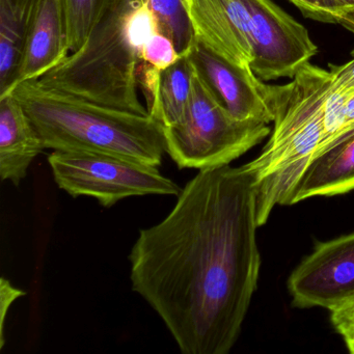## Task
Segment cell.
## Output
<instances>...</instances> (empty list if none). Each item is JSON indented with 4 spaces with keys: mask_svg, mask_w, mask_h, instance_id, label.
<instances>
[{
    "mask_svg": "<svg viewBox=\"0 0 354 354\" xmlns=\"http://www.w3.org/2000/svg\"><path fill=\"white\" fill-rule=\"evenodd\" d=\"M70 55L64 0H38L30 22L18 84L40 80Z\"/></svg>",
    "mask_w": 354,
    "mask_h": 354,
    "instance_id": "8fae6325",
    "label": "cell"
},
{
    "mask_svg": "<svg viewBox=\"0 0 354 354\" xmlns=\"http://www.w3.org/2000/svg\"><path fill=\"white\" fill-rule=\"evenodd\" d=\"M271 133L264 122L230 115L194 71L189 101L181 119L165 127L167 153L178 169L230 165Z\"/></svg>",
    "mask_w": 354,
    "mask_h": 354,
    "instance_id": "5b68a950",
    "label": "cell"
},
{
    "mask_svg": "<svg viewBox=\"0 0 354 354\" xmlns=\"http://www.w3.org/2000/svg\"><path fill=\"white\" fill-rule=\"evenodd\" d=\"M330 320L335 330L342 335L354 331V298L335 310H330Z\"/></svg>",
    "mask_w": 354,
    "mask_h": 354,
    "instance_id": "cb8c5ba5",
    "label": "cell"
},
{
    "mask_svg": "<svg viewBox=\"0 0 354 354\" xmlns=\"http://www.w3.org/2000/svg\"><path fill=\"white\" fill-rule=\"evenodd\" d=\"M341 13L339 26L354 34V0H335Z\"/></svg>",
    "mask_w": 354,
    "mask_h": 354,
    "instance_id": "d4e9b609",
    "label": "cell"
},
{
    "mask_svg": "<svg viewBox=\"0 0 354 354\" xmlns=\"http://www.w3.org/2000/svg\"><path fill=\"white\" fill-rule=\"evenodd\" d=\"M157 32L145 0H109L84 44L39 82L109 109L149 115L138 96V69L142 48Z\"/></svg>",
    "mask_w": 354,
    "mask_h": 354,
    "instance_id": "7a4b0ae2",
    "label": "cell"
},
{
    "mask_svg": "<svg viewBox=\"0 0 354 354\" xmlns=\"http://www.w3.org/2000/svg\"><path fill=\"white\" fill-rule=\"evenodd\" d=\"M331 88L337 91H347L354 88V50L351 59L342 66L330 65Z\"/></svg>",
    "mask_w": 354,
    "mask_h": 354,
    "instance_id": "603a6c76",
    "label": "cell"
},
{
    "mask_svg": "<svg viewBox=\"0 0 354 354\" xmlns=\"http://www.w3.org/2000/svg\"><path fill=\"white\" fill-rule=\"evenodd\" d=\"M351 190H354V134L313 159L298 182L290 205Z\"/></svg>",
    "mask_w": 354,
    "mask_h": 354,
    "instance_id": "4fadbf2b",
    "label": "cell"
},
{
    "mask_svg": "<svg viewBox=\"0 0 354 354\" xmlns=\"http://www.w3.org/2000/svg\"><path fill=\"white\" fill-rule=\"evenodd\" d=\"M185 55L194 73L230 115L240 121L273 123V86L263 84L252 68L227 61L196 39Z\"/></svg>",
    "mask_w": 354,
    "mask_h": 354,
    "instance_id": "9c48e42d",
    "label": "cell"
},
{
    "mask_svg": "<svg viewBox=\"0 0 354 354\" xmlns=\"http://www.w3.org/2000/svg\"><path fill=\"white\" fill-rule=\"evenodd\" d=\"M194 80V68L187 55L161 71L160 123L165 127L177 123L187 106Z\"/></svg>",
    "mask_w": 354,
    "mask_h": 354,
    "instance_id": "9a60e30c",
    "label": "cell"
},
{
    "mask_svg": "<svg viewBox=\"0 0 354 354\" xmlns=\"http://www.w3.org/2000/svg\"><path fill=\"white\" fill-rule=\"evenodd\" d=\"M354 134V88L333 90L329 86L324 101V140L318 156Z\"/></svg>",
    "mask_w": 354,
    "mask_h": 354,
    "instance_id": "2e32d148",
    "label": "cell"
},
{
    "mask_svg": "<svg viewBox=\"0 0 354 354\" xmlns=\"http://www.w3.org/2000/svg\"><path fill=\"white\" fill-rule=\"evenodd\" d=\"M38 0H0V97L17 86L26 39Z\"/></svg>",
    "mask_w": 354,
    "mask_h": 354,
    "instance_id": "5bb4252c",
    "label": "cell"
},
{
    "mask_svg": "<svg viewBox=\"0 0 354 354\" xmlns=\"http://www.w3.org/2000/svg\"><path fill=\"white\" fill-rule=\"evenodd\" d=\"M45 145L13 94L0 97V178L19 186Z\"/></svg>",
    "mask_w": 354,
    "mask_h": 354,
    "instance_id": "7c38bea8",
    "label": "cell"
},
{
    "mask_svg": "<svg viewBox=\"0 0 354 354\" xmlns=\"http://www.w3.org/2000/svg\"><path fill=\"white\" fill-rule=\"evenodd\" d=\"M48 163L59 188L73 198H95L105 208L131 196H178L182 192L158 167L111 155L53 151Z\"/></svg>",
    "mask_w": 354,
    "mask_h": 354,
    "instance_id": "8992f818",
    "label": "cell"
},
{
    "mask_svg": "<svg viewBox=\"0 0 354 354\" xmlns=\"http://www.w3.org/2000/svg\"><path fill=\"white\" fill-rule=\"evenodd\" d=\"M257 189L244 165L202 169L130 252L132 290L183 354H227L258 287Z\"/></svg>",
    "mask_w": 354,
    "mask_h": 354,
    "instance_id": "6da1fadb",
    "label": "cell"
},
{
    "mask_svg": "<svg viewBox=\"0 0 354 354\" xmlns=\"http://www.w3.org/2000/svg\"><path fill=\"white\" fill-rule=\"evenodd\" d=\"M194 38L227 61L250 67V13L245 0H183Z\"/></svg>",
    "mask_w": 354,
    "mask_h": 354,
    "instance_id": "30bf717a",
    "label": "cell"
},
{
    "mask_svg": "<svg viewBox=\"0 0 354 354\" xmlns=\"http://www.w3.org/2000/svg\"><path fill=\"white\" fill-rule=\"evenodd\" d=\"M161 70L142 61L138 69V88L146 100L147 111L151 117L160 122Z\"/></svg>",
    "mask_w": 354,
    "mask_h": 354,
    "instance_id": "ffe728a7",
    "label": "cell"
},
{
    "mask_svg": "<svg viewBox=\"0 0 354 354\" xmlns=\"http://www.w3.org/2000/svg\"><path fill=\"white\" fill-rule=\"evenodd\" d=\"M343 339L344 341H345L346 346H347L350 353L354 354V331L343 337Z\"/></svg>",
    "mask_w": 354,
    "mask_h": 354,
    "instance_id": "484cf974",
    "label": "cell"
},
{
    "mask_svg": "<svg viewBox=\"0 0 354 354\" xmlns=\"http://www.w3.org/2000/svg\"><path fill=\"white\" fill-rule=\"evenodd\" d=\"M26 292L19 288L14 287L11 281L6 277L0 279V348L5 346L6 317L12 304L18 298L24 297Z\"/></svg>",
    "mask_w": 354,
    "mask_h": 354,
    "instance_id": "7402d4cb",
    "label": "cell"
},
{
    "mask_svg": "<svg viewBox=\"0 0 354 354\" xmlns=\"http://www.w3.org/2000/svg\"><path fill=\"white\" fill-rule=\"evenodd\" d=\"M329 71L308 63L286 86H273L274 127L257 158L244 165L257 189L259 227L277 205L290 206L294 190L324 140Z\"/></svg>",
    "mask_w": 354,
    "mask_h": 354,
    "instance_id": "277c9868",
    "label": "cell"
},
{
    "mask_svg": "<svg viewBox=\"0 0 354 354\" xmlns=\"http://www.w3.org/2000/svg\"><path fill=\"white\" fill-rule=\"evenodd\" d=\"M288 291L295 308L329 312L354 298V233L317 244L292 271Z\"/></svg>",
    "mask_w": 354,
    "mask_h": 354,
    "instance_id": "ba28073f",
    "label": "cell"
},
{
    "mask_svg": "<svg viewBox=\"0 0 354 354\" xmlns=\"http://www.w3.org/2000/svg\"><path fill=\"white\" fill-rule=\"evenodd\" d=\"M155 16L159 32L169 37L178 53L185 55L194 42V34L183 0H145Z\"/></svg>",
    "mask_w": 354,
    "mask_h": 354,
    "instance_id": "e0dca14e",
    "label": "cell"
},
{
    "mask_svg": "<svg viewBox=\"0 0 354 354\" xmlns=\"http://www.w3.org/2000/svg\"><path fill=\"white\" fill-rule=\"evenodd\" d=\"M306 18L324 24H339L341 13L335 0H289Z\"/></svg>",
    "mask_w": 354,
    "mask_h": 354,
    "instance_id": "44dd1931",
    "label": "cell"
},
{
    "mask_svg": "<svg viewBox=\"0 0 354 354\" xmlns=\"http://www.w3.org/2000/svg\"><path fill=\"white\" fill-rule=\"evenodd\" d=\"M11 94L46 149L111 155L157 167L167 153L165 126L150 115L102 106L51 90L38 80L20 82Z\"/></svg>",
    "mask_w": 354,
    "mask_h": 354,
    "instance_id": "3957f363",
    "label": "cell"
},
{
    "mask_svg": "<svg viewBox=\"0 0 354 354\" xmlns=\"http://www.w3.org/2000/svg\"><path fill=\"white\" fill-rule=\"evenodd\" d=\"M181 55L169 37L157 32L147 41L142 51V61L150 64L158 70H165L174 65Z\"/></svg>",
    "mask_w": 354,
    "mask_h": 354,
    "instance_id": "d6986e66",
    "label": "cell"
},
{
    "mask_svg": "<svg viewBox=\"0 0 354 354\" xmlns=\"http://www.w3.org/2000/svg\"><path fill=\"white\" fill-rule=\"evenodd\" d=\"M109 0H64L70 53L86 42L102 8Z\"/></svg>",
    "mask_w": 354,
    "mask_h": 354,
    "instance_id": "ac0fdd59",
    "label": "cell"
},
{
    "mask_svg": "<svg viewBox=\"0 0 354 354\" xmlns=\"http://www.w3.org/2000/svg\"><path fill=\"white\" fill-rule=\"evenodd\" d=\"M254 73L260 80L294 78L318 53L308 30L272 0H245Z\"/></svg>",
    "mask_w": 354,
    "mask_h": 354,
    "instance_id": "52a82bcc",
    "label": "cell"
}]
</instances>
